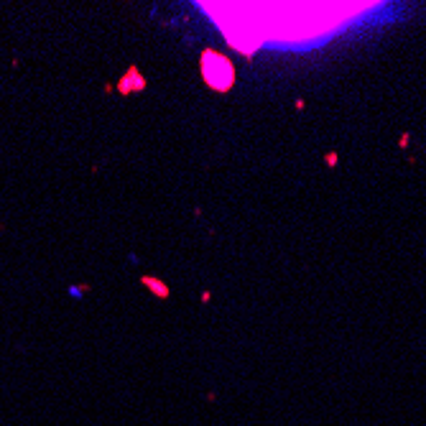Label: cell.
Returning a JSON list of instances; mask_svg holds the SVG:
<instances>
[{
    "mask_svg": "<svg viewBox=\"0 0 426 426\" xmlns=\"http://www.w3.org/2000/svg\"><path fill=\"white\" fill-rule=\"evenodd\" d=\"M143 283H146L148 288H153V294L159 296V299H166V296H169V286H166V283L156 281V278H143Z\"/></svg>",
    "mask_w": 426,
    "mask_h": 426,
    "instance_id": "obj_2",
    "label": "cell"
},
{
    "mask_svg": "<svg viewBox=\"0 0 426 426\" xmlns=\"http://www.w3.org/2000/svg\"><path fill=\"white\" fill-rule=\"evenodd\" d=\"M202 74H205V79L214 89H219V92H225L235 79L232 64L222 54H214V51H205V56H202Z\"/></svg>",
    "mask_w": 426,
    "mask_h": 426,
    "instance_id": "obj_1",
    "label": "cell"
}]
</instances>
